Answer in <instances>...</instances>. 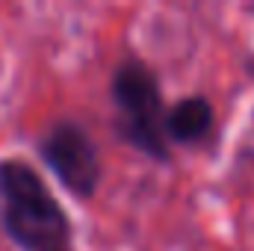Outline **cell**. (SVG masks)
<instances>
[{
  "label": "cell",
  "mask_w": 254,
  "mask_h": 251,
  "mask_svg": "<svg viewBox=\"0 0 254 251\" xmlns=\"http://www.w3.org/2000/svg\"><path fill=\"white\" fill-rule=\"evenodd\" d=\"M0 228L21 251L71 246V219L36 166L21 157L0 160Z\"/></svg>",
  "instance_id": "cell-1"
},
{
  "label": "cell",
  "mask_w": 254,
  "mask_h": 251,
  "mask_svg": "<svg viewBox=\"0 0 254 251\" xmlns=\"http://www.w3.org/2000/svg\"><path fill=\"white\" fill-rule=\"evenodd\" d=\"M110 98L116 107V139L148 160L172 163V145L166 139V101L157 71L139 57H125L110 80Z\"/></svg>",
  "instance_id": "cell-2"
},
{
  "label": "cell",
  "mask_w": 254,
  "mask_h": 251,
  "mask_svg": "<svg viewBox=\"0 0 254 251\" xmlns=\"http://www.w3.org/2000/svg\"><path fill=\"white\" fill-rule=\"evenodd\" d=\"M39 160L51 169V175L60 181V187L77 198L92 201L104 181V163L101 148L92 139V133L74 119H57L45 127L36 139Z\"/></svg>",
  "instance_id": "cell-3"
},
{
  "label": "cell",
  "mask_w": 254,
  "mask_h": 251,
  "mask_svg": "<svg viewBox=\"0 0 254 251\" xmlns=\"http://www.w3.org/2000/svg\"><path fill=\"white\" fill-rule=\"evenodd\" d=\"M216 127V107L204 95H187L175 101L166 113V139L169 145H201Z\"/></svg>",
  "instance_id": "cell-4"
},
{
  "label": "cell",
  "mask_w": 254,
  "mask_h": 251,
  "mask_svg": "<svg viewBox=\"0 0 254 251\" xmlns=\"http://www.w3.org/2000/svg\"><path fill=\"white\" fill-rule=\"evenodd\" d=\"M60 251H74V249H71V246H68V249H60Z\"/></svg>",
  "instance_id": "cell-5"
},
{
  "label": "cell",
  "mask_w": 254,
  "mask_h": 251,
  "mask_svg": "<svg viewBox=\"0 0 254 251\" xmlns=\"http://www.w3.org/2000/svg\"><path fill=\"white\" fill-rule=\"evenodd\" d=\"M249 9H252V12H254V3H252V6H249Z\"/></svg>",
  "instance_id": "cell-6"
}]
</instances>
